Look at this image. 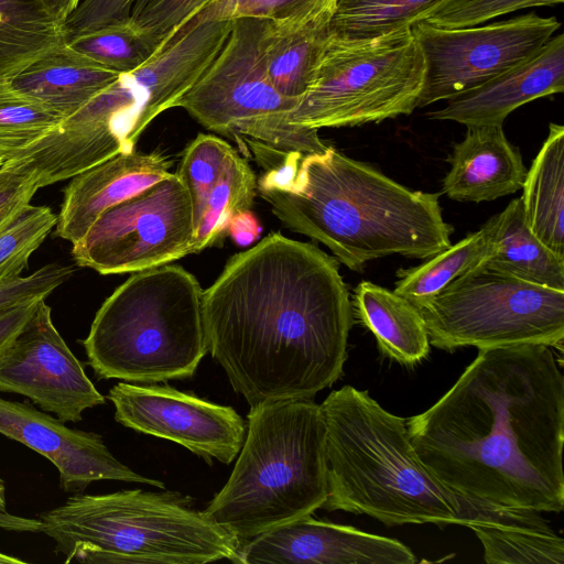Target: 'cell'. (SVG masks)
I'll return each mask as SVG.
<instances>
[{
  "label": "cell",
  "mask_w": 564,
  "mask_h": 564,
  "mask_svg": "<svg viewBox=\"0 0 564 564\" xmlns=\"http://www.w3.org/2000/svg\"><path fill=\"white\" fill-rule=\"evenodd\" d=\"M64 117L0 79V158L4 161L40 141Z\"/></svg>",
  "instance_id": "obj_31"
},
{
  "label": "cell",
  "mask_w": 564,
  "mask_h": 564,
  "mask_svg": "<svg viewBox=\"0 0 564 564\" xmlns=\"http://www.w3.org/2000/svg\"><path fill=\"white\" fill-rule=\"evenodd\" d=\"M265 20L237 19L223 47L178 100L208 130L245 139L263 166L285 155L324 152L316 129L291 124L288 115L299 100L280 94L260 53Z\"/></svg>",
  "instance_id": "obj_8"
},
{
  "label": "cell",
  "mask_w": 564,
  "mask_h": 564,
  "mask_svg": "<svg viewBox=\"0 0 564 564\" xmlns=\"http://www.w3.org/2000/svg\"><path fill=\"white\" fill-rule=\"evenodd\" d=\"M189 195L176 173L106 210L73 245L78 267L100 274L138 272L191 253Z\"/></svg>",
  "instance_id": "obj_11"
},
{
  "label": "cell",
  "mask_w": 564,
  "mask_h": 564,
  "mask_svg": "<svg viewBox=\"0 0 564 564\" xmlns=\"http://www.w3.org/2000/svg\"><path fill=\"white\" fill-rule=\"evenodd\" d=\"M561 3L563 0H444L424 22L445 29L469 28L521 9Z\"/></svg>",
  "instance_id": "obj_35"
},
{
  "label": "cell",
  "mask_w": 564,
  "mask_h": 564,
  "mask_svg": "<svg viewBox=\"0 0 564 564\" xmlns=\"http://www.w3.org/2000/svg\"><path fill=\"white\" fill-rule=\"evenodd\" d=\"M134 0H82L64 22L66 42L131 19Z\"/></svg>",
  "instance_id": "obj_38"
},
{
  "label": "cell",
  "mask_w": 564,
  "mask_h": 564,
  "mask_svg": "<svg viewBox=\"0 0 564 564\" xmlns=\"http://www.w3.org/2000/svg\"><path fill=\"white\" fill-rule=\"evenodd\" d=\"M0 392L26 397L65 423L80 422L85 410L106 401L56 329L45 299L0 358Z\"/></svg>",
  "instance_id": "obj_14"
},
{
  "label": "cell",
  "mask_w": 564,
  "mask_h": 564,
  "mask_svg": "<svg viewBox=\"0 0 564 564\" xmlns=\"http://www.w3.org/2000/svg\"><path fill=\"white\" fill-rule=\"evenodd\" d=\"M39 519L66 563L239 564L241 542L181 492H76Z\"/></svg>",
  "instance_id": "obj_5"
},
{
  "label": "cell",
  "mask_w": 564,
  "mask_h": 564,
  "mask_svg": "<svg viewBox=\"0 0 564 564\" xmlns=\"http://www.w3.org/2000/svg\"><path fill=\"white\" fill-rule=\"evenodd\" d=\"M405 423L421 460L456 492L563 510L564 376L551 347L479 349L452 388Z\"/></svg>",
  "instance_id": "obj_2"
},
{
  "label": "cell",
  "mask_w": 564,
  "mask_h": 564,
  "mask_svg": "<svg viewBox=\"0 0 564 564\" xmlns=\"http://www.w3.org/2000/svg\"><path fill=\"white\" fill-rule=\"evenodd\" d=\"M50 13L58 21L65 22L82 0H42Z\"/></svg>",
  "instance_id": "obj_42"
},
{
  "label": "cell",
  "mask_w": 564,
  "mask_h": 564,
  "mask_svg": "<svg viewBox=\"0 0 564 564\" xmlns=\"http://www.w3.org/2000/svg\"><path fill=\"white\" fill-rule=\"evenodd\" d=\"M172 161L160 151L119 153L72 177L55 234L73 245L109 208L169 176Z\"/></svg>",
  "instance_id": "obj_17"
},
{
  "label": "cell",
  "mask_w": 564,
  "mask_h": 564,
  "mask_svg": "<svg viewBox=\"0 0 564 564\" xmlns=\"http://www.w3.org/2000/svg\"><path fill=\"white\" fill-rule=\"evenodd\" d=\"M560 26L556 18L534 12L482 26L445 29L415 23L412 32L425 62L417 108L448 100L521 64Z\"/></svg>",
  "instance_id": "obj_12"
},
{
  "label": "cell",
  "mask_w": 564,
  "mask_h": 564,
  "mask_svg": "<svg viewBox=\"0 0 564 564\" xmlns=\"http://www.w3.org/2000/svg\"><path fill=\"white\" fill-rule=\"evenodd\" d=\"M234 469L203 511L241 543L312 516L328 495L325 426L313 399L250 406Z\"/></svg>",
  "instance_id": "obj_6"
},
{
  "label": "cell",
  "mask_w": 564,
  "mask_h": 564,
  "mask_svg": "<svg viewBox=\"0 0 564 564\" xmlns=\"http://www.w3.org/2000/svg\"><path fill=\"white\" fill-rule=\"evenodd\" d=\"M319 405L328 479L323 509L367 514L388 527L460 524V495L421 460L405 419L351 386Z\"/></svg>",
  "instance_id": "obj_4"
},
{
  "label": "cell",
  "mask_w": 564,
  "mask_h": 564,
  "mask_svg": "<svg viewBox=\"0 0 564 564\" xmlns=\"http://www.w3.org/2000/svg\"><path fill=\"white\" fill-rule=\"evenodd\" d=\"M402 542L305 516L241 543L239 564H414Z\"/></svg>",
  "instance_id": "obj_16"
},
{
  "label": "cell",
  "mask_w": 564,
  "mask_h": 564,
  "mask_svg": "<svg viewBox=\"0 0 564 564\" xmlns=\"http://www.w3.org/2000/svg\"><path fill=\"white\" fill-rule=\"evenodd\" d=\"M0 434L48 459L57 469L61 488L83 492L98 480L139 482L164 489V482L137 474L119 462L95 432L70 429L58 417L28 402L0 397Z\"/></svg>",
  "instance_id": "obj_15"
},
{
  "label": "cell",
  "mask_w": 564,
  "mask_h": 564,
  "mask_svg": "<svg viewBox=\"0 0 564 564\" xmlns=\"http://www.w3.org/2000/svg\"><path fill=\"white\" fill-rule=\"evenodd\" d=\"M352 314L390 359L414 366L430 352L429 334L417 308L403 296L370 281L354 290Z\"/></svg>",
  "instance_id": "obj_24"
},
{
  "label": "cell",
  "mask_w": 564,
  "mask_h": 564,
  "mask_svg": "<svg viewBox=\"0 0 564 564\" xmlns=\"http://www.w3.org/2000/svg\"><path fill=\"white\" fill-rule=\"evenodd\" d=\"M119 75L65 43L7 79L15 89L40 100L65 119L106 89Z\"/></svg>",
  "instance_id": "obj_21"
},
{
  "label": "cell",
  "mask_w": 564,
  "mask_h": 564,
  "mask_svg": "<svg viewBox=\"0 0 564 564\" xmlns=\"http://www.w3.org/2000/svg\"><path fill=\"white\" fill-rule=\"evenodd\" d=\"M332 14L296 22L264 21L260 53L271 83L283 96L300 100L308 89L330 35Z\"/></svg>",
  "instance_id": "obj_22"
},
{
  "label": "cell",
  "mask_w": 564,
  "mask_h": 564,
  "mask_svg": "<svg viewBox=\"0 0 564 564\" xmlns=\"http://www.w3.org/2000/svg\"><path fill=\"white\" fill-rule=\"evenodd\" d=\"M257 180L249 163L234 148L229 151L221 173L208 195L195 231L191 253L199 252L216 242L239 212L252 207Z\"/></svg>",
  "instance_id": "obj_29"
},
{
  "label": "cell",
  "mask_w": 564,
  "mask_h": 564,
  "mask_svg": "<svg viewBox=\"0 0 564 564\" xmlns=\"http://www.w3.org/2000/svg\"><path fill=\"white\" fill-rule=\"evenodd\" d=\"M3 161H4V160H3L2 158H0V166H1V164L3 163Z\"/></svg>",
  "instance_id": "obj_46"
},
{
  "label": "cell",
  "mask_w": 564,
  "mask_h": 564,
  "mask_svg": "<svg viewBox=\"0 0 564 564\" xmlns=\"http://www.w3.org/2000/svg\"><path fill=\"white\" fill-rule=\"evenodd\" d=\"M75 269L68 264L52 262L26 276H18L0 283V311L24 301L46 299L54 290L67 282Z\"/></svg>",
  "instance_id": "obj_37"
},
{
  "label": "cell",
  "mask_w": 564,
  "mask_h": 564,
  "mask_svg": "<svg viewBox=\"0 0 564 564\" xmlns=\"http://www.w3.org/2000/svg\"><path fill=\"white\" fill-rule=\"evenodd\" d=\"M7 489L4 480L0 476V511L7 512Z\"/></svg>",
  "instance_id": "obj_43"
},
{
  "label": "cell",
  "mask_w": 564,
  "mask_h": 564,
  "mask_svg": "<svg viewBox=\"0 0 564 564\" xmlns=\"http://www.w3.org/2000/svg\"><path fill=\"white\" fill-rule=\"evenodd\" d=\"M25 561L0 552V564H24Z\"/></svg>",
  "instance_id": "obj_44"
},
{
  "label": "cell",
  "mask_w": 564,
  "mask_h": 564,
  "mask_svg": "<svg viewBox=\"0 0 564 564\" xmlns=\"http://www.w3.org/2000/svg\"><path fill=\"white\" fill-rule=\"evenodd\" d=\"M40 300L31 299L0 311V358L29 322Z\"/></svg>",
  "instance_id": "obj_40"
},
{
  "label": "cell",
  "mask_w": 564,
  "mask_h": 564,
  "mask_svg": "<svg viewBox=\"0 0 564 564\" xmlns=\"http://www.w3.org/2000/svg\"><path fill=\"white\" fill-rule=\"evenodd\" d=\"M424 74L412 29L361 40L330 33L288 122L318 130L410 115L417 108Z\"/></svg>",
  "instance_id": "obj_9"
},
{
  "label": "cell",
  "mask_w": 564,
  "mask_h": 564,
  "mask_svg": "<svg viewBox=\"0 0 564 564\" xmlns=\"http://www.w3.org/2000/svg\"><path fill=\"white\" fill-rule=\"evenodd\" d=\"M520 197L528 227L552 251L564 257V127L550 123L549 134L527 171Z\"/></svg>",
  "instance_id": "obj_25"
},
{
  "label": "cell",
  "mask_w": 564,
  "mask_h": 564,
  "mask_svg": "<svg viewBox=\"0 0 564 564\" xmlns=\"http://www.w3.org/2000/svg\"><path fill=\"white\" fill-rule=\"evenodd\" d=\"M66 44L99 65L126 74L148 62L162 41L130 19L75 36Z\"/></svg>",
  "instance_id": "obj_30"
},
{
  "label": "cell",
  "mask_w": 564,
  "mask_h": 564,
  "mask_svg": "<svg viewBox=\"0 0 564 564\" xmlns=\"http://www.w3.org/2000/svg\"><path fill=\"white\" fill-rule=\"evenodd\" d=\"M490 248L480 263L517 279L564 291V257L541 242L528 227L521 198L487 220Z\"/></svg>",
  "instance_id": "obj_23"
},
{
  "label": "cell",
  "mask_w": 564,
  "mask_h": 564,
  "mask_svg": "<svg viewBox=\"0 0 564 564\" xmlns=\"http://www.w3.org/2000/svg\"><path fill=\"white\" fill-rule=\"evenodd\" d=\"M334 4L335 0H210L174 33L185 32L207 21L245 18L273 22L303 21L333 11Z\"/></svg>",
  "instance_id": "obj_32"
},
{
  "label": "cell",
  "mask_w": 564,
  "mask_h": 564,
  "mask_svg": "<svg viewBox=\"0 0 564 564\" xmlns=\"http://www.w3.org/2000/svg\"><path fill=\"white\" fill-rule=\"evenodd\" d=\"M39 188V174L24 159L3 161L0 166V231L31 204Z\"/></svg>",
  "instance_id": "obj_36"
},
{
  "label": "cell",
  "mask_w": 564,
  "mask_h": 564,
  "mask_svg": "<svg viewBox=\"0 0 564 564\" xmlns=\"http://www.w3.org/2000/svg\"><path fill=\"white\" fill-rule=\"evenodd\" d=\"M57 215L46 206H25L0 231V283L21 276L32 253L56 225Z\"/></svg>",
  "instance_id": "obj_33"
},
{
  "label": "cell",
  "mask_w": 564,
  "mask_h": 564,
  "mask_svg": "<svg viewBox=\"0 0 564 564\" xmlns=\"http://www.w3.org/2000/svg\"><path fill=\"white\" fill-rule=\"evenodd\" d=\"M115 420L139 433L177 443L212 464H230L243 444L247 424L237 411L167 384L120 381L108 392Z\"/></svg>",
  "instance_id": "obj_13"
},
{
  "label": "cell",
  "mask_w": 564,
  "mask_h": 564,
  "mask_svg": "<svg viewBox=\"0 0 564 564\" xmlns=\"http://www.w3.org/2000/svg\"><path fill=\"white\" fill-rule=\"evenodd\" d=\"M442 192L458 202H486L519 191L527 174L520 151L502 124L469 126L448 159Z\"/></svg>",
  "instance_id": "obj_20"
},
{
  "label": "cell",
  "mask_w": 564,
  "mask_h": 564,
  "mask_svg": "<svg viewBox=\"0 0 564 564\" xmlns=\"http://www.w3.org/2000/svg\"><path fill=\"white\" fill-rule=\"evenodd\" d=\"M564 90V35L552 36L527 61L447 100L426 116L466 127L502 124L520 106Z\"/></svg>",
  "instance_id": "obj_18"
},
{
  "label": "cell",
  "mask_w": 564,
  "mask_h": 564,
  "mask_svg": "<svg viewBox=\"0 0 564 564\" xmlns=\"http://www.w3.org/2000/svg\"><path fill=\"white\" fill-rule=\"evenodd\" d=\"M257 189L288 228L322 242L352 271L391 254L424 260L452 245L438 193L408 188L330 145L288 154Z\"/></svg>",
  "instance_id": "obj_3"
},
{
  "label": "cell",
  "mask_w": 564,
  "mask_h": 564,
  "mask_svg": "<svg viewBox=\"0 0 564 564\" xmlns=\"http://www.w3.org/2000/svg\"><path fill=\"white\" fill-rule=\"evenodd\" d=\"M65 43L64 22L42 0H0V79Z\"/></svg>",
  "instance_id": "obj_26"
},
{
  "label": "cell",
  "mask_w": 564,
  "mask_h": 564,
  "mask_svg": "<svg viewBox=\"0 0 564 564\" xmlns=\"http://www.w3.org/2000/svg\"><path fill=\"white\" fill-rule=\"evenodd\" d=\"M203 294L180 265L131 275L105 300L82 341L96 378L138 384L192 378L208 352Z\"/></svg>",
  "instance_id": "obj_7"
},
{
  "label": "cell",
  "mask_w": 564,
  "mask_h": 564,
  "mask_svg": "<svg viewBox=\"0 0 564 564\" xmlns=\"http://www.w3.org/2000/svg\"><path fill=\"white\" fill-rule=\"evenodd\" d=\"M412 304L424 321L430 345L442 350L523 344L563 350L564 291L481 264Z\"/></svg>",
  "instance_id": "obj_10"
},
{
  "label": "cell",
  "mask_w": 564,
  "mask_h": 564,
  "mask_svg": "<svg viewBox=\"0 0 564 564\" xmlns=\"http://www.w3.org/2000/svg\"><path fill=\"white\" fill-rule=\"evenodd\" d=\"M210 0H149L131 18L140 28L162 43Z\"/></svg>",
  "instance_id": "obj_39"
},
{
  "label": "cell",
  "mask_w": 564,
  "mask_h": 564,
  "mask_svg": "<svg viewBox=\"0 0 564 564\" xmlns=\"http://www.w3.org/2000/svg\"><path fill=\"white\" fill-rule=\"evenodd\" d=\"M208 352L250 406L313 399L343 375L354 324L338 261L273 232L204 291Z\"/></svg>",
  "instance_id": "obj_1"
},
{
  "label": "cell",
  "mask_w": 564,
  "mask_h": 564,
  "mask_svg": "<svg viewBox=\"0 0 564 564\" xmlns=\"http://www.w3.org/2000/svg\"><path fill=\"white\" fill-rule=\"evenodd\" d=\"M149 0H134L131 18L135 17L147 4Z\"/></svg>",
  "instance_id": "obj_45"
},
{
  "label": "cell",
  "mask_w": 564,
  "mask_h": 564,
  "mask_svg": "<svg viewBox=\"0 0 564 564\" xmlns=\"http://www.w3.org/2000/svg\"><path fill=\"white\" fill-rule=\"evenodd\" d=\"M226 231L238 246H248L259 238L261 226L257 217L248 209L234 215Z\"/></svg>",
  "instance_id": "obj_41"
},
{
  "label": "cell",
  "mask_w": 564,
  "mask_h": 564,
  "mask_svg": "<svg viewBox=\"0 0 564 564\" xmlns=\"http://www.w3.org/2000/svg\"><path fill=\"white\" fill-rule=\"evenodd\" d=\"M444 0H335L330 33L349 40L372 39L412 29Z\"/></svg>",
  "instance_id": "obj_27"
},
{
  "label": "cell",
  "mask_w": 564,
  "mask_h": 564,
  "mask_svg": "<svg viewBox=\"0 0 564 564\" xmlns=\"http://www.w3.org/2000/svg\"><path fill=\"white\" fill-rule=\"evenodd\" d=\"M490 240V228L486 221L479 230L423 263L399 270L393 292L411 303L435 295L460 274L479 265L489 251Z\"/></svg>",
  "instance_id": "obj_28"
},
{
  "label": "cell",
  "mask_w": 564,
  "mask_h": 564,
  "mask_svg": "<svg viewBox=\"0 0 564 564\" xmlns=\"http://www.w3.org/2000/svg\"><path fill=\"white\" fill-rule=\"evenodd\" d=\"M459 495L460 525L475 532L482 544L486 563H564V541L539 511L495 505Z\"/></svg>",
  "instance_id": "obj_19"
},
{
  "label": "cell",
  "mask_w": 564,
  "mask_h": 564,
  "mask_svg": "<svg viewBox=\"0 0 564 564\" xmlns=\"http://www.w3.org/2000/svg\"><path fill=\"white\" fill-rule=\"evenodd\" d=\"M231 148L218 137L199 133L183 152L176 174L191 198L195 231Z\"/></svg>",
  "instance_id": "obj_34"
}]
</instances>
